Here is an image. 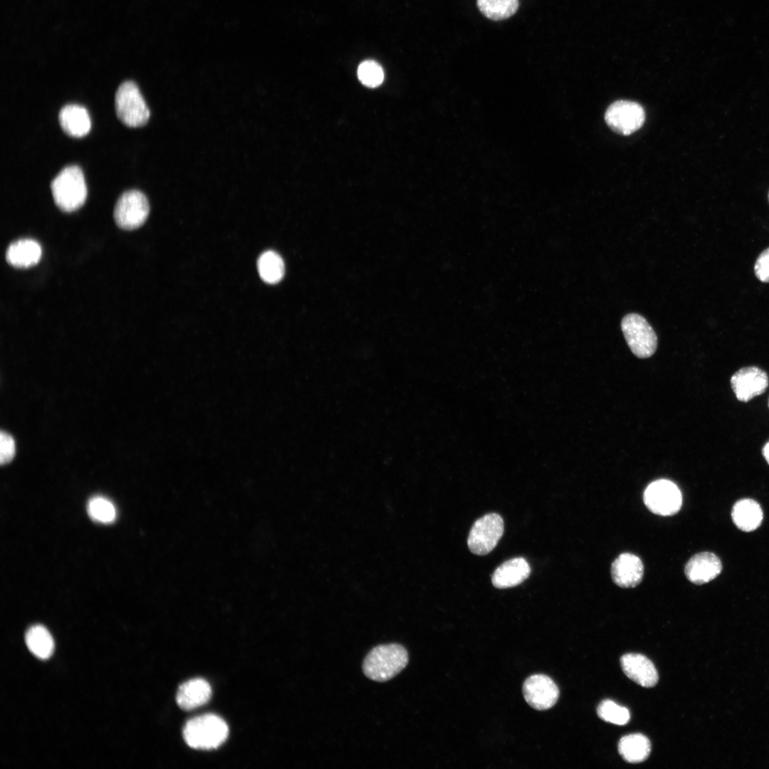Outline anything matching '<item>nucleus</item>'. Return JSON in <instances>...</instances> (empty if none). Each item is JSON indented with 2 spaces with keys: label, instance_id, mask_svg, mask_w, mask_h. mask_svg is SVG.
Listing matches in <instances>:
<instances>
[{
  "label": "nucleus",
  "instance_id": "nucleus-9",
  "mask_svg": "<svg viewBox=\"0 0 769 769\" xmlns=\"http://www.w3.org/2000/svg\"><path fill=\"white\" fill-rule=\"evenodd\" d=\"M605 120L614 132L629 135L643 125L645 113L640 104L620 100L614 102L607 108Z\"/></svg>",
  "mask_w": 769,
  "mask_h": 769
},
{
  "label": "nucleus",
  "instance_id": "nucleus-21",
  "mask_svg": "<svg viewBox=\"0 0 769 769\" xmlns=\"http://www.w3.org/2000/svg\"><path fill=\"white\" fill-rule=\"evenodd\" d=\"M29 651L41 659L49 658L54 649V642L48 630L41 624L31 627L25 634Z\"/></svg>",
  "mask_w": 769,
  "mask_h": 769
},
{
  "label": "nucleus",
  "instance_id": "nucleus-17",
  "mask_svg": "<svg viewBox=\"0 0 769 769\" xmlns=\"http://www.w3.org/2000/svg\"><path fill=\"white\" fill-rule=\"evenodd\" d=\"M211 689L202 679H194L182 684L177 693V703L184 710H192L205 704L210 699Z\"/></svg>",
  "mask_w": 769,
  "mask_h": 769
},
{
  "label": "nucleus",
  "instance_id": "nucleus-14",
  "mask_svg": "<svg viewBox=\"0 0 769 769\" xmlns=\"http://www.w3.org/2000/svg\"><path fill=\"white\" fill-rule=\"evenodd\" d=\"M624 673L632 681L643 687L654 686L659 679L654 664L640 654L629 653L620 660Z\"/></svg>",
  "mask_w": 769,
  "mask_h": 769
},
{
  "label": "nucleus",
  "instance_id": "nucleus-26",
  "mask_svg": "<svg viewBox=\"0 0 769 769\" xmlns=\"http://www.w3.org/2000/svg\"><path fill=\"white\" fill-rule=\"evenodd\" d=\"M357 76L364 85L374 88L382 83L384 72L376 61L368 60L363 61L358 66Z\"/></svg>",
  "mask_w": 769,
  "mask_h": 769
},
{
  "label": "nucleus",
  "instance_id": "nucleus-27",
  "mask_svg": "<svg viewBox=\"0 0 769 769\" xmlns=\"http://www.w3.org/2000/svg\"><path fill=\"white\" fill-rule=\"evenodd\" d=\"M15 441L8 433L1 431L0 434V462L6 464L10 462L15 455Z\"/></svg>",
  "mask_w": 769,
  "mask_h": 769
},
{
  "label": "nucleus",
  "instance_id": "nucleus-20",
  "mask_svg": "<svg viewBox=\"0 0 769 769\" xmlns=\"http://www.w3.org/2000/svg\"><path fill=\"white\" fill-rule=\"evenodd\" d=\"M618 751L627 762L641 763L649 755L651 743L649 740L642 734H629L620 739L618 743Z\"/></svg>",
  "mask_w": 769,
  "mask_h": 769
},
{
  "label": "nucleus",
  "instance_id": "nucleus-22",
  "mask_svg": "<svg viewBox=\"0 0 769 769\" xmlns=\"http://www.w3.org/2000/svg\"><path fill=\"white\" fill-rule=\"evenodd\" d=\"M258 270L263 281L271 284L276 283L283 277L284 263L276 252L267 251L263 253L258 260Z\"/></svg>",
  "mask_w": 769,
  "mask_h": 769
},
{
  "label": "nucleus",
  "instance_id": "nucleus-1",
  "mask_svg": "<svg viewBox=\"0 0 769 769\" xmlns=\"http://www.w3.org/2000/svg\"><path fill=\"white\" fill-rule=\"evenodd\" d=\"M409 661L407 649L399 644H382L373 648L362 664L365 675L371 680L384 682L401 672Z\"/></svg>",
  "mask_w": 769,
  "mask_h": 769
},
{
  "label": "nucleus",
  "instance_id": "nucleus-12",
  "mask_svg": "<svg viewBox=\"0 0 769 769\" xmlns=\"http://www.w3.org/2000/svg\"><path fill=\"white\" fill-rule=\"evenodd\" d=\"M613 582L622 588H632L642 580L644 565L637 555L624 553L612 562L610 569Z\"/></svg>",
  "mask_w": 769,
  "mask_h": 769
},
{
  "label": "nucleus",
  "instance_id": "nucleus-15",
  "mask_svg": "<svg viewBox=\"0 0 769 769\" xmlns=\"http://www.w3.org/2000/svg\"><path fill=\"white\" fill-rule=\"evenodd\" d=\"M530 567L523 558L510 559L498 567L492 575L491 580L496 588L504 589L516 586L527 579Z\"/></svg>",
  "mask_w": 769,
  "mask_h": 769
},
{
  "label": "nucleus",
  "instance_id": "nucleus-28",
  "mask_svg": "<svg viewBox=\"0 0 769 769\" xmlns=\"http://www.w3.org/2000/svg\"><path fill=\"white\" fill-rule=\"evenodd\" d=\"M754 271L756 277L762 282H769V248L764 250L756 260Z\"/></svg>",
  "mask_w": 769,
  "mask_h": 769
},
{
  "label": "nucleus",
  "instance_id": "nucleus-29",
  "mask_svg": "<svg viewBox=\"0 0 769 769\" xmlns=\"http://www.w3.org/2000/svg\"><path fill=\"white\" fill-rule=\"evenodd\" d=\"M763 454L766 461L769 464V441L765 444V446L763 447Z\"/></svg>",
  "mask_w": 769,
  "mask_h": 769
},
{
  "label": "nucleus",
  "instance_id": "nucleus-16",
  "mask_svg": "<svg viewBox=\"0 0 769 769\" xmlns=\"http://www.w3.org/2000/svg\"><path fill=\"white\" fill-rule=\"evenodd\" d=\"M58 120L63 132L71 137H82L90 132L91 127L87 110L79 105L63 106L59 112Z\"/></svg>",
  "mask_w": 769,
  "mask_h": 769
},
{
  "label": "nucleus",
  "instance_id": "nucleus-19",
  "mask_svg": "<svg viewBox=\"0 0 769 769\" xmlns=\"http://www.w3.org/2000/svg\"><path fill=\"white\" fill-rule=\"evenodd\" d=\"M731 517L738 528L750 532L758 528L763 520V511L755 501L744 498L738 501L733 506Z\"/></svg>",
  "mask_w": 769,
  "mask_h": 769
},
{
  "label": "nucleus",
  "instance_id": "nucleus-30",
  "mask_svg": "<svg viewBox=\"0 0 769 769\" xmlns=\"http://www.w3.org/2000/svg\"><path fill=\"white\" fill-rule=\"evenodd\" d=\"M768 198H769V194H768Z\"/></svg>",
  "mask_w": 769,
  "mask_h": 769
},
{
  "label": "nucleus",
  "instance_id": "nucleus-10",
  "mask_svg": "<svg viewBox=\"0 0 769 769\" xmlns=\"http://www.w3.org/2000/svg\"><path fill=\"white\" fill-rule=\"evenodd\" d=\"M523 696L527 703L539 711L547 710L558 701L559 690L555 683L544 674L529 676L523 686Z\"/></svg>",
  "mask_w": 769,
  "mask_h": 769
},
{
  "label": "nucleus",
  "instance_id": "nucleus-24",
  "mask_svg": "<svg viewBox=\"0 0 769 769\" xmlns=\"http://www.w3.org/2000/svg\"><path fill=\"white\" fill-rule=\"evenodd\" d=\"M89 516L95 521L101 523H113L117 516L114 504L103 496L92 497L87 505Z\"/></svg>",
  "mask_w": 769,
  "mask_h": 769
},
{
  "label": "nucleus",
  "instance_id": "nucleus-25",
  "mask_svg": "<svg viewBox=\"0 0 769 769\" xmlns=\"http://www.w3.org/2000/svg\"><path fill=\"white\" fill-rule=\"evenodd\" d=\"M597 715L605 721L616 725H625L630 718L629 710L612 700L602 701L597 707Z\"/></svg>",
  "mask_w": 769,
  "mask_h": 769
},
{
  "label": "nucleus",
  "instance_id": "nucleus-7",
  "mask_svg": "<svg viewBox=\"0 0 769 769\" xmlns=\"http://www.w3.org/2000/svg\"><path fill=\"white\" fill-rule=\"evenodd\" d=\"M504 523L500 515L488 513L475 521L469 532L467 543L474 554L484 555L490 553L502 537Z\"/></svg>",
  "mask_w": 769,
  "mask_h": 769
},
{
  "label": "nucleus",
  "instance_id": "nucleus-11",
  "mask_svg": "<svg viewBox=\"0 0 769 769\" xmlns=\"http://www.w3.org/2000/svg\"><path fill=\"white\" fill-rule=\"evenodd\" d=\"M731 384L737 399L748 402L765 391L768 377L765 372L757 367H746L731 377Z\"/></svg>",
  "mask_w": 769,
  "mask_h": 769
},
{
  "label": "nucleus",
  "instance_id": "nucleus-3",
  "mask_svg": "<svg viewBox=\"0 0 769 769\" xmlns=\"http://www.w3.org/2000/svg\"><path fill=\"white\" fill-rule=\"evenodd\" d=\"M229 728L225 721L214 714L195 717L186 723L183 736L187 744L194 749L210 750L219 747L227 738Z\"/></svg>",
  "mask_w": 769,
  "mask_h": 769
},
{
  "label": "nucleus",
  "instance_id": "nucleus-6",
  "mask_svg": "<svg viewBox=\"0 0 769 769\" xmlns=\"http://www.w3.org/2000/svg\"><path fill=\"white\" fill-rule=\"evenodd\" d=\"M643 500L647 508L653 513L671 516L677 513L682 506V496L679 488L671 481L660 479L646 488Z\"/></svg>",
  "mask_w": 769,
  "mask_h": 769
},
{
  "label": "nucleus",
  "instance_id": "nucleus-5",
  "mask_svg": "<svg viewBox=\"0 0 769 769\" xmlns=\"http://www.w3.org/2000/svg\"><path fill=\"white\" fill-rule=\"evenodd\" d=\"M621 328L632 353L639 358L651 357L657 347L656 335L647 320L637 313L626 315Z\"/></svg>",
  "mask_w": 769,
  "mask_h": 769
},
{
  "label": "nucleus",
  "instance_id": "nucleus-8",
  "mask_svg": "<svg viewBox=\"0 0 769 769\" xmlns=\"http://www.w3.org/2000/svg\"><path fill=\"white\" fill-rule=\"evenodd\" d=\"M150 212L146 196L140 191L132 189L124 192L117 199L114 208V219L121 229L132 230L142 226Z\"/></svg>",
  "mask_w": 769,
  "mask_h": 769
},
{
  "label": "nucleus",
  "instance_id": "nucleus-4",
  "mask_svg": "<svg viewBox=\"0 0 769 769\" xmlns=\"http://www.w3.org/2000/svg\"><path fill=\"white\" fill-rule=\"evenodd\" d=\"M115 108L117 118L131 127L144 126L150 116V110L138 86L131 80L123 82L117 89Z\"/></svg>",
  "mask_w": 769,
  "mask_h": 769
},
{
  "label": "nucleus",
  "instance_id": "nucleus-2",
  "mask_svg": "<svg viewBox=\"0 0 769 769\" xmlns=\"http://www.w3.org/2000/svg\"><path fill=\"white\" fill-rule=\"evenodd\" d=\"M51 189L56 205L63 211H75L86 200L88 192L84 174L77 165L63 168L52 180Z\"/></svg>",
  "mask_w": 769,
  "mask_h": 769
},
{
  "label": "nucleus",
  "instance_id": "nucleus-23",
  "mask_svg": "<svg viewBox=\"0 0 769 769\" xmlns=\"http://www.w3.org/2000/svg\"><path fill=\"white\" fill-rule=\"evenodd\" d=\"M480 11L488 19L501 21L512 16L519 6L518 0H477Z\"/></svg>",
  "mask_w": 769,
  "mask_h": 769
},
{
  "label": "nucleus",
  "instance_id": "nucleus-13",
  "mask_svg": "<svg viewBox=\"0 0 769 769\" xmlns=\"http://www.w3.org/2000/svg\"><path fill=\"white\" fill-rule=\"evenodd\" d=\"M721 570L722 563L716 555L711 552H701L689 560L684 573L691 582L703 585L715 579Z\"/></svg>",
  "mask_w": 769,
  "mask_h": 769
},
{
  "label": "nucleus",
  "instance_id": "nucleus-18",
  "mask_svg": "<svg viewBox=\"0 0 769 769\" xmlns=\"http://www.w3.org/2000/svg\"><path fill=\"white\" fill-rule=\"evenodd\" d=\"M41 256L40 244L32 239H21L10 244L6 258L7 262L17 268H27L36 265Z\"/></svg>",
  "mask_w": 769,
  "mask_h": 769
}]
</instances>
